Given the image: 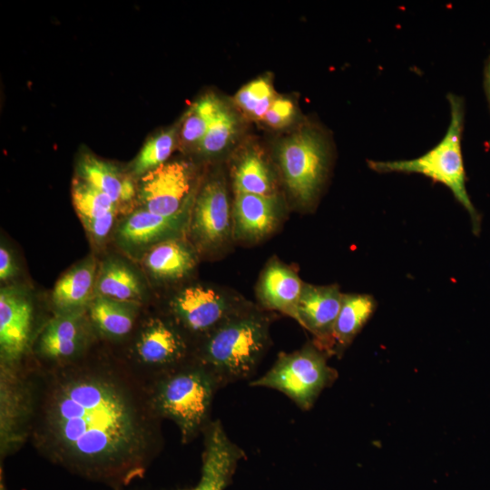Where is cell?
<instances>
[{
    "label": "cell",
    "mask_w": 490,
    "mask_h": 490,
    "mask_svg": "<svg viewBox=\"0 0 490 490\" xmlns=\"http://www.w3.org/2000/svg\"><path fill=\"white\" fill-rule=\"evenodd\" d=\"M202 435L201 478L194 487L184 490H224L230 484L245 453L230 439L220 420H211Z\"/></svg>",
    "instance_id": "9a60e30c"
},
{
    "label": "cell",
    "mask_w": 490,
    "mask_h": 490,
    "mask_svg": "<svg viewBox=\"0 0 490 490\" xmlns=\"http://www.w3.org/2000/svg\"><path fill=\"white\" fill-rule=\"evenodd\" d=\"M223 103L215 96L206 95L197 101L183 122L181 135L189 143H200L211 122Z\"/></svg>",
    "instance_id": "484cf974"
},
{
    "label": "cell",
    "mask_w": 490,
    "mask_h": 490,
    "mask_svg": "<svg viewBox=\"0 0 490 490\" xmlns=\"http://www.w3.org/2000/svg\"><path fill=\"white\" fill-rule=\"evenodd\" d=\"M190 205L173 216H162L145 209L129 215L118 227L119 245L127 250L150 249L171 239L180 238L189 227Z\"/></svg>",
    "instance_id": "2e32d148"
},
{
    "label": "cell",
    "mask_w": 490,
    "mask_h": 490,
    "mask_svg": "<svg viewBox=\"0 0 490 490\" xmlns=\"http://www.w3.org/2000/svg\"><path fill=\"white\" fill-rule=\"evenodd\" d=\"M191 171L186 162L163 163L142 176L140 200L152 213L173 216L191 204Z\"/></svg>",
    "instance_id": "7c38bea8"
},
{
    "label": "cell",
    "mask_w": 490,
    "mask_h": 490,
    "mask_svg": "<svg viewBox=\"0 0 490 490\" xmlns=\"http://www.w3.org/2000/svg\"><path fill=\"white\" fill-rule=\"evenodd\" d=\"M34 327V309L25 293L15 287L0 291L1 367H15L30 348Z\"/></svg>",
    "instance_id": "4fadbf2b"
},
{
    "label": "cell",
    "mask_w": 490,
    "mask_h": 490,
    "mask_svg": "<svg viewBox=\"0 0 490 490\" xmlns=\"http://www.w3.org/2000/svg\"><path fill=\"white\" fill-rule=\"evenodd\" d=\"M376 301L367 294H343L333 332L331 355L340 356L372 316Z\"/></svg>",
    "instance_id": "44dd1931"
},
{
    "label": "cell",
    "mask_w": 490,
    "mask_h": 490,
    "mask_svg": "<svg viewBox=\"0 0 490 490\" xmlns=\"http://www.w3.org/2000/svg\"><path fill=\"white\" fill-rule=\"evenodd\" d=\"M280 207L274 195L236 193L232 209V234L243 241H258L279 223Z\"/></svg>",
    "instance_id": "e0dca14e"
},
{
    "label": "cell",
    "mask_w": 490,
    "mask_h": 490,
    "mask_svg": "<svg viewBox=\"0 0 490 490\" xmlns=\"http://www.w3.org/2000/svg\"><path fill=\"white\" fill-rule=\"evenodd\" d=\"M195 346L170 319L150 318L133 341L129 363L149 380L195 358Z\"/></svg>",
    "instance_id": "52a82bcc"
},
{
    "label": "cell",
    "mask_w": 490,
    "mask_h": 490,
    "mask_svg": "<svg viewBox=\"0 0 490 490\" xmlns=\"http://www.w3.org/2000/svg\"><path fill=\"white\" fill-rule=\"evenodd\" d=\"M1 457L17 451L28 441L30 394L24 367H1Z\"/></svg>",
    "instance_id": "8fae6325"
},
{
    "label": "cell",
    "mask_w": 490,
    "mask_h": 490,
    "mask_svg": "<svg viewBox=\"0 0 490 490\" xmlns=\"http://www.w3.org/2000/svg\"><path fill=\"white\" fill-rule=\"evenodd\" d=\"M279 159L286 185L299 202L309 205L324 181L328 154L318 133L305 130L282 142Z\"/></svg>",
    "instance_id": "ba28073f"
},
{
    "label": "cell",
    "mask_w": 490,
    "mask_h": 490,
    "mask_svg": "<svg viewBox=\"0 0 490 490\" xmlns=\"http://www.w3.org/2000/svg\"><path fill=\"white\" fill-rule=\"evenodd\" d=\"M327 358L313 343L290 353H279L272 367L250 381V386L278 390L302 410H309L323 389L338 377V372L328 365Z\"/></svg>",
    "instance_id": "5b68a950"
},
{
    "label": "cell",
    "mask_w": 490,
    "mask_h": 490,
    "mask_svg": "<svg viewBox=\"0 0 490 490\" xmlns=\"http://www.w3.org/2000/svg\"><path fill=\"white\" fill-rule=\"evenodd\" d=\"M247 308L237 297L222 289L194 284L183 288L171 299L169 318L196 346Z\"/></svg>",
    "instance_id": "8992f818"
},
{
    "label": "cell",
    "mask_w": 490,
    "mask_h": 490,
    "mask_svg": "<svg viewBox=\"0 0 490 490\" xmlns=\"http://www.w3.org/2000/svg\"><path fill=\"white\" fill-rule=\"evenodd\" d=\"M116 210L111 211L100 217L83 220V224L96 241H102L110 233L114 223Z\"/></svg>",
    "instance_id": "1f68e13d"
},
{
    "label": "cell",
    "mask_w": 490,
    "mask_h": 490,
    "mask_svg": "<svg viewBox=\"0 0 490 490\" xmlns=\"http://www.w3.org/2000/svg\"><path fill=\"white\" fill-rule=\"evenodd\" d=\"M96 278L93 258L85 259L64 273L52 293L56 314L83 311L88 308L93 299Z\"/></svg>",
    "instance_id": "d6986e66"
},
{
    "label": "cell",
    "mask_w": 490,
    "mask_h": 490,
    "mask_svg": "<svg viewBox=\"0 0 490 490\" xmlns=\"http://www.w3.org/2000/svg\"><path fill=\"white\" fill-rule=\"evenodd\" d=\"M294 114V104L289 99L275 98L263 120L271 127L281 128L291 122Z\"/></svg>",
    "instance_id": "4dcf8cb0"
},
{
    "label": "cell",
    "mask_w": 490,
    "mask_h": 490,
    "mask_svg": "<svg viewBox=\"0 0 490 490\" xmlns=\"http://www.w3.org/2000/svg\"><path fill=\"white\" fill-rule=\"evenodd\" d=\"M88 317L99 334L110 339H121L132 331L138 307L136 303L93 297L88 306Z\"/></svg>",
    "instance_id": "7402d4cb"
},
{
    "label": "cell",
    "mask_w": 490,
    "mask_h": 490,
    "mask_svg": "<svg viewBox=\"0 0 490 490\" xmlns=\"http://www.w3.org/2000/svg\"><path fill=\"white\" fill-rule=\"evenodd\" d=\"M342 297L336 285L304 284L295 310L294 319L314 336L313 344L328 356Z\"/></svg>",
    "instance_id": "5bb4252c"
},
{
    "label": "cell",
    "mask_w": 490,
    "mask_h": 490,
    "mask_svg": "<svg viewBox=\"0 0 490 490\" xmlns=\"http://www.w3.org/2000/svg\"><path fill=\"white\" fill-rule=\"evenodd\" d=\"M95 329L83 311L56 314L40 332L34 347L38 363L57 365L73 361L91 347Z\"/></svg>",
    "instance_id": "30bf717a"
},
{
    "label": "cell",
    "mask_w": 490,
    "mask_h": 490,
    "mask_svg": "<svg viewBox=\"0 0 490 490\" xmlns=\"http://www.w3.org/2000/svg\"><path fill=\"white\" fill-rule=\"evenodd\" d=\"M235 99L246 113L256 119H263L275 98L270 82L259 78L244 85Z\"/></svg>",
    "instance_id": "f1b7e54d"
},
{
    "label": "cell",
    "mask_w": 490,
    "mask_h": 490,
    "mask_svg": "<svg viewBox=\"0 0 490 490\" xmlns=\"http://www.w3.org/2000/svg\"><path fill=\"white\" fill-rule=\"evenodd\" d=\"M88 352V351H87ZM25 368L28 441L71 473L113 488L142 477L163 446L148 380L129 361L88 358Z\"/></svg>",
    "instance_id": "6da1fadb"
},
{
    "label": "cell",
    "mask_w": 490,
    "mask_h": 490,
    "mask_svg": "<svg viewBox=\"0 0 490 490\" xmlns=\"http://www.w3.org/2000/svg\"><path fill=\"white\" fill-rule=\"evenodd\" d=\"M16 271V267L12 254L5 246L0 248V279L2 281L12 278Z\"/></svg>",
    "instance_id": "d6a6232c"
},
{
    "label": "cell",
    "mask_w": 490,
    "mask_h": 490,
    "mask_svg": "<svg viewBox=\"0 0 490 490\" xmlns=\"http://www.w3.org/2000/svg\"><path fill=\"white\" fill-rule=\"evenodd\" d=\"M72 197L82 220L97 218L116 210V204L108 195L82 179L74 181Z\"/></svg>",
    "instance_id": "4316f807"
},
{
    "label": "cell",
    "mask_w": 490,
    "mask_h": 490,
    "mask_svg": "<svg viewBox=\"0 0 490 490\" xmlns=\"http://www.w3.org/2000/svg\"><path fill=\"white\" fill-rule=\"evenodd\" d=\"M235 131L236 119L223 104L198 144L200 150L210 155L220 152L229 144Z\"/></svg>",
    "instance_id": "f546056e"
},
{
    "label": "cell",
    "mask_w": 490,
    "mask_h": 490,
    "mask_svg": "<svg viewBox=\"0 0 490 490\" xmlns=\"http://www.w3.org/2000/svg\"><path fill=\"white\" fill-rule=\"evenodd\" d=\"M143 262L147 270L156 279L172 281L186 277L193 270L197 255L192 246L176 238L150 248Z\"/></svg>",
    "instance_id": "ffe728a7"
},
{
    "label": "cell",
    "mask_w": 490,
    "mask_h": 490,
    "mask_svg": "<svg viewBox=\"0 0 490 490\" xmlns=\"http://www.w3.org/2000/svg\"><path fill=\"white\" fill-rule=\"evenodd\" d=\"M80 178L108 195L117 205L134 195L132 182L114 167L96 158H85L79 165Z\"/></svg>",
    "instance_id": "cb8c5ba5"
},
{
    "label": "cell",
    "mask_w": 490,
    "mask_h": 490,
    "mask_svg": "<svg viewBox=\"0 0 490 490\" xmlns=\"http://www.w3.org/2000/svg\"><path fill=\"white\" fill-rule=\"evenodd\" d=\"M0 490H6V489H5V486L0 487Z\"/></svg>",
    "instance_id": "e575fe53"
},
{
    "label": "cell",
    "mask_w": 490,
    "mask_h": 490,
    "mask_svg": "<svg viewBox=\"0 0 490 490\" xmlns=\"http://www.w3.org/2000/svg\"><path fill=\"white\" fill-rule=\"evenodd\" d=\"M174 146V131L169 130L151 138L133 162V172L143 175L165 163Z\"/></svg>",
    "instance_id": "83f0119b"
},
{
    "label": "cell",
    "mask_w": 490,
    "mask_h": 490,
    "mask_svg": "<svg viewBox=\"0 0 490 490\" xmlns=\"http://www.w3.org/2000/svg\"><path fill=\"white\" fill-rule=\"evenodd\" d=\"M450 123L444 138L430 151L411 160L378 162L369 161L368 166L377 172L420 173L434 181L446 185L468 211L473 230L478 233L479 216L466 188V172L461 151L465 105L461 97L448 95Z\"/></svg>",
    "instance_id": "277c9868"
},
{
    "label": "cell",
    "mask_w": 490,
    "mask_h": 490,
    "mask_svg": "<svg viewBox=\"0 0 490 490\" xmlns=\"http://www.w3.org/2000/svg\"><path fill=\"white\" fill-rule=\"evenodd\" d=\"M188 228L195 245L206 252L222 249L233 237L232 212L222 180L212 179L203 186Z\"/></svg>",
    "instance_id": "9c48e42d"
},
{
    "label": "cell",
    "mask_w": 490,
    "mask_h": 490,
    "mask_svg": "<svg viewBox=\"0 0 490 490\" xmlns=\"http://www.w3.org/2000/svg\"><path fill=\"white\" fill-rule=\"evenodd\" d=\"M485 86L487 98L490 103V56L486 62L485 69Z\"/></svg>",
    "instance_id": "836d02e7"
},
{
    "label": "cell",
    "mask_w": 490,
    "mask_h": 490,
    "mask_svg": "<svg viewBox=\"0 0 490 490\" xmlns=\"http://www.w3.org/2000/svg\"><path fill=\"white\" fill-rule=\"evenodd\" d=\"M270 318L251 307L218 327L195 346V359L220 387L251 377L270 344Z\"/></svg>",
    "instance_id": "7a4b0ae2"
},
{
    "label": "cell",
    "mask_w": 490,
    "mask_h": 490,
    "mask_svg": "<svg viewBox=\"0 0 490 490\" xmlns=\"http://www.w3.org/2000/svg\"><path fill=\"white\" fill-rule=\"evenodd\" d=\"M152 407L162 419L178 426L187 444L211 422L216 392L221 387L213 375L195 358L148 380Z\"/></svg>",
    "instance_id": "3957f363"
},
{
    "label": "cell",
    "mask_w": 490,
    "mask_h": 490,
    "mask_svg": "<svg viewBox=\"0 0 490 490\" xmlns=\"http://www.w3.org/2000/svg\"><path fill=\"white\" fill-rule=\"evenodd\" d=\"M94 295L137 304L142 298L143 288L140 279L129 266L119 260L110 259L101 266Z\"/></svg>",
    "instance_id": "603a6c76"
},
{
    "label": "cell",
    "mask_w": 490,
    "mask_h": 490,
    "mask_svg": "<svg viewBox=\"0 0 490 490\" xmlns=\"http://www.w3.org/2000/svg\"><path fill=\"white\" fill-rule=\"evenodd\" d=\"M304 283L289 267L271 260L262 271L258 298L264 307L279 310L294 318Z\"/></svg>",
    "instance_id": "ac0fdd59"
},
{
    "label": "cell",
    "mask_w": 490,
    "mask_h": 490,
    "mask_svg": "<svg viewBox=\"0 0 490 490\" xmlns=\"http://www.w3.org/2000/svg\"><path fill=\"white\" fill-rule=\"evenodd\" d=\"M236 193L272 195V176L262 157L256 152L245 154L234 171Z\"/></svg>",
    "instance_id": "d4e9b609"
}]
</instances>
